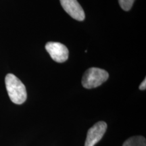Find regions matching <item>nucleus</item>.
<instances>
[{
  "label": "nucleus",
  "mask_w": 146,
  "mask_h": 146,
  "mask_svg": "<svg viewBox=\"0 0 146 146\" xmlns=\"http://www.w3.org/2000/svg\"><path fill=\"white\" fill-rule=\"evenodd\" d=\"M5 87L11 101L16 104H22L26 101V87L21 80L13 74H8L5 78Z\"/></svg>",
  "instance_id": "f257e3e1"
},
{
  "label": "nucleus",
  "mask_w": 146,
  "mask_h": 146,
  "mask_svg": "<svg viewBox=\"0 0 146 146\" xmlns=\"http://www.w3.org/2000/svg\"><path fill=\"white\" fill-rule=\"evenodd\" d=\"M107 71L99 68H90L86 70L82 78V85L86 89H93L100 86L108 80Z\"/></svg>",
  "instance_id": "f03ea898"
},
{
  "label": "nucleus",
  "mask_w": 146,
  "mask_h": 146,
  "mask_svg": "<svg viewBox=\"0 0 146 146\" xmlns=\"http://www.w3.org/2000/svg\"><path fill=\"white\" fill-rule=\"evenodd\" d=\"M45 49L55 62L62 63L68 60V50L62 43L59 42H48L45 45Z\"/></svg>",
  "instance_id": "7ed1b4c3"
},
{
  "label": "nucleus",
  "mask_w": 146,
  "mask_h": 146,
  "mask_svg": "<svg viewBox=\"0 0 146 146\" xmlns=\"http://www.w3.org/2000/svg\"><path fill=\"white\" fill-rule=\"evenodd\" d=\"M106 129L107 124L105 122L100 121L95 124L87 132L85 146H94L102 139Z\"/></svg>",
  "instance_id": "20e7f679"
},
{
  "label": "nucleus",
  "mask_w": 146,
  "mask_h": 146,
  "mask_svg": "<svg viewBox=\"0 0 146 146\" xmlns=\"http://www.w3.org/2000/svg\"><path fill=\"white\" fill-rule=\"evenodd\" d=\"M61 5L67 14L78 21L85 20V14L77 0H60Z\"/></svg>",
  "instance_id": "39448f33"
},
{
  "label": "nucleus",
  "mask_w": 146,
  "mask_h": 146,
  "mask_svg": "<svg viewBox=\"0 0 146 146\" xmlns=\"http://www.w3.org/2000/svg\"><path fill=\"white\" fill-rule=\"evenodd\" d=\"M123 146H146L145 138L143 136H134L126 140Z\"/></svg>",
  "instance_id": "423d86ee"
},
{
  "label": "nucleus",
  "mask_w": 146,
  "mask_h": 146,
  "mask_svg": "<svg viewBox=\"0 0 146 146\" xmlns=\"http://www.w3.org/2000/svg\"><path fill=\"white\" fill-rule=\"evenodd\" d=\"M134 1L135 0H118L120 8L125 11L130 10Z\"/></svg>",
  "instance_id": "0eeeda50"
},
{
  "label": "nucleus",
  "mask_w": 146,
  "mask_h": 146,
  "mask_svg": "<svg viewBox=\"0 0 146 146\" xmlns=\"http://www.w3.org/2000/svg\"><path fill=\"white\" fill-rule=\"evenodd\" d=\"M146 89V80L145 78L143 80V81L139 85V89L140 90H145Z\"/></svg>",
  "instance_id": "6e6552de"
}]
</instances>
